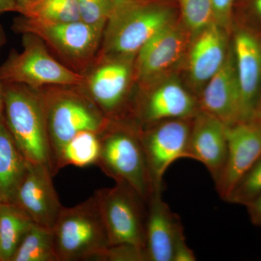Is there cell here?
Returning <instances> with one entry per match:
<instances>
[{"label":"cell","mask_w":261,"mask_h":261,"mask_svg":"<svg viewBox=\"0 0 261 261\" xmlns=\"http://www.w3.org/2000/svg\"><path fill=\"white\" fill-rule=\"evenodd\" d=\"M178 11L177 0H113L97 60L133 58Z\"/></svg>","instance_id":"cell-1"},{"label":"cell","mask_w":261,"mask_h":261,"mask_svg":"<svg viewBox=\"0 0 261 261\" xmlns=\"http://www.w3.org/2000/svg\"><path fill=\"white\" fill-rule=\"evenodd\" d=\"M75 89L50 87L39 90L47 122L51 173L62 149L75 135L84 130L101 134L111 121L81 89Z\"/></svg>","instance_id":"cell-2"},{"label":"cell","mask_w":261,"mask_h":261,"mask_svg":"<svg viewBox=\"0 0 261 261\" xmlns=\"http://www.w3.org/2000/svg\"><path fill=\"white\" fill-rule=\"evenodd\" d=\"M3 116L19 150L27 162L51 169L47 122L39 90L17 84L2 83Z\"/></svg>","instance_id":"cell-3"},{"label":"cell","mask_w":261,"mask_h":261,"mask_svg":"<svg viewBox=\"0 0 261 261\" xmlns=\"http://www.w3.org/2000/svg\"><path fill=\"white\" fill-rule=\"evenodd\" d=\"M99 139L96 165L116 184L135 190L147 204L153 191L140 128L111 121Z\"/></svg>","instance_id":"cell-4"},{"label":"cell","mask_w":261,"mask_h":261,"mask_svg":"<svg viewBox=\"0 0 261 261\" xmlns=\"http://www.w3.org/2000/svg\"><path fill=\"white\" fill-rule=\"evenodd\" d=\"M23 50H13L0 67L2 83L22 84L39 90L50 87H80L85 75L57 61L39 38L22 34Z\"/></svg>","instance_id":"cell-5"},{"label":"cell","mask_w":261,"mask_h":261,"mask_svg":"<svg viewBox=\"0 0 261 261\" xmlns=\"http://www.w3.org/2000/svg\"><path fill=\"white\" fill-rule=\"evenodd\" d=\"M12 29L18 34L39 38L64 65L82 74L97 60L102 42V33L82 20L44 21L20 15L15 18Z\"/></svg>","instance_id":"cell-6"},{"label":"cell","mask_w":261,"mask_h":261,"mask_svg":"<svg viewBox=\"0 0 261 261\" xmlns=\"http://www.w3.org/2000/svg\"><path fill=\"white\" fill-rule=\"evenodd\" d=\"M53 232L58 261L92 260L110 247L94 195L74 207H63Z\"/></svg>","instance_id":"cell-7"},{"label":"cell","mask_w":261,"mask_h":261,"mask_svg":"<svg viewBox=\"0 0 261 261\" xmlns=\"http://www.w3.org/2000/svg\"><path fill=\"white\" fill-rule=\"evenodd\" d=\"M110 246L128 245L145 249L147 203L126 185L116 184L94 192Z\"/></svg>","instance_id":"cell-8"},{"label":"cell","mask_w":261,"mask_h":261,"mask_svg":"<svg viewBox=\"0 0 261 261\" xmlns=\"http://www.w3.org/2000/svg\"><path fill=\"white\" fill-rule=\"evenodd\" d=\"M192 118L167 120L149 125L147 129L140 128L153 192H163V177L172 163L189 159Z\"/></svg>","instance_id":"cell-9"},{"label":"cell","mask_w":261,"mask_h":261,"mask_svg":"<svg viewBox=\"0 0 261 261\" xmlns=\"http://www.w3.org/2000/svg\"><path fill=\"white\" fill-rule=\"evenodd\" d=\"M226 163L215 181L216 189L226 201L240 178L261 157V117L227 126Z\"/></svg>","instance_id":"cell-10"},{"label":"cell","mask_w":261,"mask_h":261,"mask_svg":"<svg viewBox=\"0 0 261 261\" xmlns=\"http://www.w3.org/2000/svg\"><path fill=\"white\" fill-rule=\"evenodd\" d=\"M53 176L47 165L29 163L13 200L36 224L49 229L54 227L63 207L53 185Z\"/></svg>","instance_id":"cell-11"},{"label":"cell","mask_w":261,"mask_h":261,"mask_svg":"<svg viewBox=\"0 0 261 261\" xmlns=\"http://www.w3.org/2000/svg\"><path fill=\"white\" fill-rule=\"evenodd\" d=\"M241 92V121L261 117V42L254 33L240 29L232 44Z\"/></svg>","instance_id":"cell-12"},{"label":"cell","mask_w":261,"mask_h":261,"mask_svg":"<svg viewBox=\"0 0 261 261\" xmlns=\"http://www.w3.org/2000/svg\"><path fill=\"white\" fill-rule=\"evenodd\" d=\"M130 59H104L107 61L98 65L87 80L85 79L87 84H84L85 89L82 90L112 121H117L126 102L132 73Z\"/></svg>","instance_id":"cell-13"},{"label":"cell","mask_w":261,"mask_h":261,"mask_svg":"<svg viewBox=\"0 0 261 261\" xmlns=\"http://www.w3.org/2000/svg\"><path fill=\"white\" fill-rule=\"evenodd\" d=\"M206 84L200 98V110L227 126L241 121V92L232 45H230L224 64Z\"/></svg>","instance_id":"cell-14"},{"label":"cell","mask_w":261,"mask_h":261,"mask_svg":"<svg viewBox=\"0 0 261 261\" xmlns=\"http://www.w3.org/2000/svg\"><path fill=\"white\" fill-rule=\"evenodd\" d=\"M227 151V126L200 110L192 118L189 159L202 163L215 182L224 168Z\"/></svg>","instance_id":"cell-15"},{"label":"cell","mask_w":261,"mask_h":261,"mask_svg":"<svg viewBox=\"0 0 261 261\" xmlns=\"http://www.w3.org/2000/svg\"><path fill=\"white\" fill-rule=\"evenodd\" d=\"M162 192H153L147 204L145 261H173L176 244L185 234L180 218L163 201Z\"/></svg>","instance_id":"cell-16"},{"label":"cell","mask_w":261,"mask_h":261,"mask_svg":"<svg viewBox=\"0 0 261 261\" xmlns=\"http://www.w3.org/2000/svg\"><path fill=\"white\" fill-rule=\"evenodd\" d=\"M176 20L159 31L137 53L138 78L148 81L168 70L180 59L187 45L186 32Z\"/></svg>","instance_id":"cell-17"},{"label":"cell","mask_w":261,"mask_h":261,"mask_svg":"<svg viewBox=\"0 0 261 261\" xmlns=\"http://www.w3.org/2000/svg\"><path fill=\"white\" fill-rule=\"evenodd\" d=\"M200 111L195 98L175 82L156 87L137 108L142 123L151 125L167 120L192 118Z\"/></svg>","instance_id":"cell-18"},{"label":"cell","mask_w":261,"mask_h":261,"mask_svg":"<svg viewBox=\"0 0 261 261\" xmlns=\"http://www.w3.org/2000/svg\"><path fill=\"white\" fill-rule=\"evenodd\" d=\"M226 31L214 22L197 34L189 58L190 77L197 85L207 83L224 64L230 47Z\"/></svg>","instance_id":"cell-19"},{"label":"cell","mask_w":261,"mask_h":261,"mask_svg":"<svg viewBox=\"0 0 261 261\" xmlns=\"http://www.w3.org/2000/svg\"><path fill=\"white\" fill-rule=\"evenodd\" d=\"M28 166L7 126L4 116H0V198L3 202L13 203L15 192Z\"/></svg>","instance_id":"cell-20"},{"label":"cell","mask_w":261,"mask_h":261,"mask_svg":"<svg viewBox=\"0 0 261 261\" xmlns=\"http://www.w3.org/2000/svg\"><path fill=\"white\" fill-rule=\"evenodd\" d=\"M35 223L18 205L0 204V254L1 260H11L25 235Z\"/></svg>","instance_id":"cell-21"},{"label":"cell","mask_w":261,"mask_h":261,"mask_svg":"<svg viewBox=\"0 0 261 261\" xmlns=\"http://www.w3.org/2000/svg\"><path fill=\"white\" fill-rule=\"evenodd\" d=\"M100 152L99 134L84 130L75 135L63 147L53 169V176L68 166L86 167L96 165Z\"/></svg>","instance_id":"cell-22"},{"label":"cell","mask_w":261,"mask_h":261,"mask_svg":"<svg viewBox=\"0 0 261 261\" xmlns=\"http://www.w3.org/2000/svg\"><path fill=\"white\" fill-rule=\"evenodd\" d=\"M11 261H58L53 229L33 225Z\"/></svg>","instance_id":"cell-23"},{"label":"cell","mask_w":261,"mask_h":261,"mask_svg":"<svg viewBox=\"0 0 261 261\" xmlns=\"http://www.w3.org/2000/svg\"><path fill=\"white\" fill-rule=\"evenodd\" d=\"M19 13L27 18L50 22L80 20L77 0H29Z\"/></svg>","instance_id":"cell-24"},{"label":"cell","mask_w":261,"mask_h":261,"mask_svg":"<svg viewBox=\"0 0 261 261\" xmlns=\"http://www.w3.org/2000/svg\"><path fill=\"white\" fill-rule=\"evenodd\" d=\"M177 3L184 23L194 35L216 22L212 0H177Z\"/></svg>","instance_id":"cell-25"},{"label":"cell","mask_w":261,"mask_h":261,"mask_svg":"<svg viewBox=\"0 0 261 261\" xmlns=\"http://www.w3.org/2000/svg\"><path fill=\"white\" fill-rule=\"evenodd\" d=\"M261 195V157L240 178L226 202L246 206Z\"/></svg>","instance_id":"cell-26"},{"label":"cell","mask_w":261,"mask_h":261,"mask_svg":"<svg viewBox=\"0 0 261 261\" xmlns=\"http://www.w3.org/2000/svg\"><path fill=\"white\" fill-rule=\"evenodd\" d=\"M77 3L80 20L103 34L113 0H77Z\"/></svg>","instance_id":"cell-27"},{"label":"cell","mask_w":261,"mask_h":261,"mask_svg":"<svg viewBox=\"0 0 261 261\" xmlns=\"http://www.w3.org/2000/svg\"><path fill=\"white\" fill-rule=\"evenodd\" d=\"M92 260L145 261L144 251L128 245L110 246L97 254Z\"/></svg>","instance_id":"cell-28"},{"label":"cell","mask_w":261,"mask_h":261,"mask_svg":"<svg viewBox=\"0 0 261 261\" xmlns=\"http://www.w3.org/2000/svg\"><path fill=\"white\" fill-rule=\"evenodd\" d=\"M216 22L227 30L232 20L233 10L238 0H212Z\"/></svg>","instance_id":"cell-29"},{"label":"cell","mask_w":261,"mask_h":261,"mask_svg":"<svg viewBox=\"0 0 261 261\" xmlns=\"http://www.w3.org/2000/svg\"><path fill=\"white\" fill-rule=\"evenodd\" d=\"M197 259L193 250L187 245L185 235H182L178 239L175 246L173 261H195Z\"/></svg>","instance_id":"cell-30"},{"label":"cell","mask_w":261,"mask_h":261,"mask_svg":"<svg viewBox=\"0 0 261 261\" xmlns=\"http://www.w3.org/2000/svg\"><path fill=\"white\" fill-rule=\"evenodd\" d=\"M252 224L261 228V195L246 206Z\"/></svg>","instance_id":"cell-31"},{"label":"cell","mask_w":261,"mask_h":261,"mask_svg":"<svg viewBox=\"0 0 261 261\" xmlns=\"http://www.w3.org/2000/svg\"><path fill=\"white\" fill-rule=\"evenodd\" d=\"M19 5L15 0H0V14L8 12L19 13Z\"/></svg>","instance_id":"cell-32"},{"label":"cell","mask_w":261,"mask_h":261,"mask_svg":"<svg viewBox=\"0 0 261 261\" xmlns=\"http://www.w3.org/2000/svg\"><path fill=\"white\" fill-rule=\"evenodd\" d=\"M245 2L249 11L261 20V0H245Z\"/></svg>","instance_id":"cell-33"},{"label":"cell","mask_w":261,"mask_h":261,"mask_svg":"<svg viewBox=\"0 0 261 261\" xmlns=\"http://www.w3.org/2000/svg\"><path fill=\"white\" fill-rule=\"evenodd\" d=\"M6 33L3 25L0 24V49L6 44ZM3 116V86L0 80V116Z\"/></svg>","instance_id":"cell-34"},{"label":"cell","mask_w":261,"mask_h":261,"mask_svg":"<svg viewBox=\"0 0 261 261\" xmlns=\"http://www.w3.org/2000/svg\"><path fill=\"white\" fill-rule=\"evenodd\" d=\"M17 2L19 5V8H22V7L24 6L29 1V0H15ZM20 9H19V11H20Z\"/></svg>","instance_id":"cell-35"},{"label":"cell","mask_w":261,"mask_h":261,"mask_svg":"<svg viewBox=\"0 0 261 261\" xmlns=\"http://www.w3.org/2000/svg\"><path fill=\"white\" fill-rule=\"evenodd\" d=\"M2 202H3V201H2L1 198H0V204L2 203Z\"/></svg>","instance_id":"cell-36"},{"label":"cell","mask_w":261,"mask_h":261,"mask_svg":"<svg viewBox=\"0 0 261 261\" xmlns=\"http://www.w3.org/2000/svg\"><path fill=\"white\" fill-rule=\"evenodd\" d=\"M0 260H1V254H0Z\"/></svg>","instance_id":"cell-37"}]
</instances>
